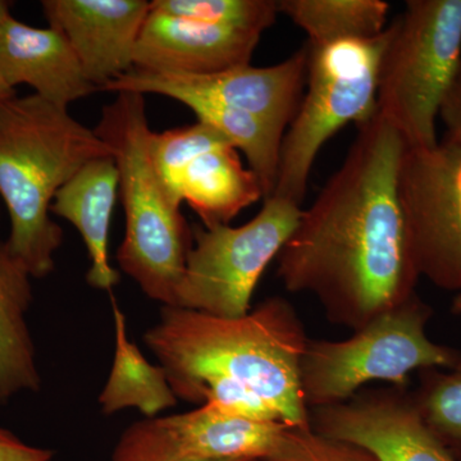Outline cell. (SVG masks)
<instances>
[{"mask_svg":"<svg viewBox=\"0 0 461 461\" xmlns=\"http://www.w3.org/2000/svg\"><path fill=\"white\" fill-rule=\"evenodd\" d=\"M390 32L378 113L409 148L435 147L437 118L461 60V0H409Z\"/></svg>","mask_w":461,"mask_h":461,"instance_id":"6","label":"cell"},{"mask_svg":"<svg viewBox=\"0 0 461 461\" xmlns=\"http://www.w3.org/2000/svg\"><path fill=\"white\" fill-rule=\"evenodd\" d=\"M0 76L12 89L26 84L36 95L68 109L98 91L56 26L39 29L14 16L0 30Z\"/></svg>","mask_w":461,"mask_h":461,"instance_id":"14","label":"cell"},{"mask_svg":"<svg viewBox=\"0 0 461 461\" xmlns=\"http://www.w3.org/2000/svg\"><path fill=\"white\" fill-rule=\"evenodd\" d=\"M399 194L418 275L461 294V145L406 147Z\"/></svg>","mask_w":461,"mask_h":461,"instance_id":"9","label":"cell"},{"mask_svg":"<svg viewBox=\"0 0 461 461\" xmlns=\"http://www.w3.org/2000/svg\"><path fill=\"white\" fill-rule=\"evenodd\" d=\"M357 129L277 257L286 290L311 294L330 323L353 330L411 299L420 278L399 194L408 145L378 112Z\"/></svg>","mask_w":461,"mask_h":461,"instance_id":"1","label":"cell"},{"mask_svg":"<svg viewBox=\"0 0 461 461\" xmlns=\"http://www.w3.org/2000/svg\"><path fill=\"white\" fill-rule=\"evenodd\" d=\"M286 14L309 36V44L371 39L386 30L390 5L384 0H281Z\"/></svg>","mask_w":461,"mask_h":461,"instance_id":"20","label":"cell"},{"mask_svg":"<svg viewBox=\"0 0 461 461\" xmlns=\"http://www.w3.org/2000/svg\"><path fill=\"white\" fill-rule=\"evenodd\" d=\"M390 26L375 38L326 45L308 42V93L282 140L277 182L272 196L302 206L321 149L344 129L371 121L378 112L379 67Z\"/></svg>","mask_w":461,"mask_h":461,"instance_id":"7","label":"cell"},{"mask_svg":"<svg viewBox=\"0 0 461 461\" xmlns=\"http://www.w3.org/2000/svg\"><path fill=\"white\" fill-rule=\"evenodd\" d=\"M144 341L177 399L186 402L208 379H227L271 403L285 426L312 427L300 386V363L309 339L284 297H269L238 318L163 306Z\"/></svg>","mask_w":461,"mask_h":461,"instance_id":"2","label":"cell"},{"mask_svg":"<svg viewBox=\"0 0 461 461\" xmlns=\"http://www.w3.org/2000/svg\"><path fill=\"white\" fill-rule=\"evenodd\" d=\"M163 184L173 202L187 203L206 229L230 224L242 209L264 199L259 178L245 168L232 144L196 154Z\"/></svg>","mask_w":461,"mask_h":461,"instance_id":"15","label":"cell"},{"mask_svg":"<svg viewBox=\"0 0 461 461\" xmlns=\"http://www.w3.org/2000/svg\"><path fill=\"white\" fill-rule=\"evenodd\" d=\"M12 3L7 0H0V30L7 23L9 17H12L11 14Z\"/></svg>","mask_w":461,"mask_h":461,"instance_id":"28","label":"cell"},{"mask_svg":"<svg viewBox=\"0 0 461 461\" xmlns=\"http://www.w3.org/2000/svg\"><path fill=\"white\" fill-rule=\"evenodd\" d=\"M14 95H16V90L8 86V85L5 84V81L3 80L2 76H0V102H2V100L11 98V96Z\"/></svg>","mask_w":461,"mask_h":461,"instance_id":"29","label":"cell"},{"mask_svg":"<svg viewBox=\"0 0 461 461\" xmlns=\"http://www.w3.org/2000/svg\"><path fill=\"white\" fill-rule=\"evenodd\" d=\"M262 33L226 29L150 8L133 51V68L204 76L250 65Z\"/></svg>","mask_w":461,"mask_h":461,"instance_id":"13","label":"cell"},{"mask_svg":"<svg viewBox=\"0 0 461 461\" xmlns=\"http://www.w3.org/2000/svg\"><path fill=\"white\" fill-rule=\"evenodd\" d=\"M308 45L271 67H235L204 76L154 74L132 68L109 84L105 91L158 94L182 102L209 100L256 115L286 133L300 107L308 72Z\"/></svg>","mask_w":461,"mask_h":461,"instance_id":"10","label":"cell"},{"mask_svg":"<svg viewBox=\"0 0 461 461\" xmlns=\"http://www.w3.org/2000/svg\"><path fill=\"white\" fill-rule=\"evenodd\" d=\"M32 275L0 241V405L17 393H38L41 375L27 324L32 304Z\"/></svg>","mask_w":461,"mask_h":461,"instance_id":"18","label":"cell"},{"mask_svg":"<svg viewBox=\"0 0 461 461\" xmlns=\"http://www.w3.org/2000/svg\"><path fill=\"white\" fill-rule=\"evenodd\" d=\"M453 313L461 315V294H457L453 300Z\"/></svg>","mask_w":461,"mask_h":461,"instance_id":"30","label":"cell"},{"mask_svg":"<svg viewBox=\"0 0 461 461\" xmlns=\"http://www.w3.org/2000/svg\"><path fill=\"white\" fill-rule=\"evenodd\" d=\"M150 8L208 25L259 33L269 29L280 14L275 0H154Z\"/></svg>","mask_w":461,"mask_h":461,"instance_id":"22","label":"cell"},{"mask_svg":"<svg viewBox=\"0 0 461 461\" xmlns=\"http://www.w3.org/2000/svg\"><path fill=\"white\" fill-rule=\"evenodd\" d=\"M266 461H379L360 446L330 438L312 427H286Z\"/></svg>","mask_w":461,"mask_h":461,"instance_id":"24","label":"cell"},{"mask_svg":"<svg viewBox=\"0 0 461 461\" xmlns=\"http://www.w3.org/2000/svg\"><path fill=\"white\" fill-rule=\"evenodd\" d=\"M114 318L115 350L107 382L99 395L103 414L136 409L147 418H158L177 403L167 373L149 362L127 333L126 317L112 299Z\"/></svg>","mask_w":461,"mask_h":461,"instance_id":"19","label":"cell"},{"mask_svg":"<svg viewBox=\"0 0 461 461\" xmlns=\"http://www.w3.org/2000/svg\"><path fill=\"white\" fill-rule=\"evenodd\" d=\"M254 461H266V460H254Z\"/></svg>","mask_w":461,"mask_h":461,"instance_id":"31","label":"cell"},{"mask_svg":"<svg viewBox=\"0 0 461 461\" xmlns=\"http://www.w3.org/2000/svg\"><path fill=\"white\" fill-rule=\"evenodd\" d=\"M439 118L446 126L445 138L461 145V60L450 90L442 103Z\"/></svg>","mask_w":461,"mask_h":461,"instance_id":"27","label":"cell"},{"mask_svg":"<svg viewBox=\"0 0 461 461\" xmlns=\"http://www.w3.org/2000/svg\"><path fill=\"white\" fill-rule=\"evenodd\" d=\"M230 144L229 139L203 122L190 126L167 130L165 132H151L149 151L160 180H168L190 158L206 149Z\"/></svg>","mask_w":461,"mask_h":461,"instance_id":"23","label":"cell"},{"mask_svg":"<svg viewBox=\"0 0 461 461\" xmlns=\"http://www.w3.org/2000/svg\"><path fill=\"white\" fill-rule=\"evenodd\" d=\"M302 212L290 200L269 196L242 226L196 227L175 308L222 318L248 314L258 282L293 235Z\"/></svg>","mask_w":461,"mask_h":461,"instance_id":"8","label":"cell"},{"mask_svg":"<svg viewBox=\"0 0 461 461\" xmlns=\"http://www.w3.org/2000/svg\"><path fill=\"white\" fill-rule=\"evenodd\" d=\"M112 461H217L193 459L181 453L162 418L131 424L118 439ZM230 461V460H224Z\"/></svg>","mask_w":461,"mask_h":461,"instance_id":"25","label":"cell"},{"mask_svg":"<svg viewBox=\"0 0 461 461\" xmlns=\"http://www.w3.org/2000/svg\"><path fill=\"white\" fill-rule=\"evenodd\" d=\"M420 386L411 393L421 420L437 438L461 459V366L420 371Z\"/></svg>","mask_w":461,"mask_h":461,"instance_id":"21","label":"cell"},{"mask_svg":"<svg viewBox=\"0 0 461 461\" xmlns=\"http://www.w3.org/2000/svg\"><path fill=\"white\" fill-rule=\"evenodd\" d=\"M120 175L113 156L90 160L57 191L50 212L74 224L89 254L86 280L91 287L111 293L120 272L111 266L109 229L113 215Z\"/></svg>","mask_w":461,"mask_h":461,"instance_id":"16","label":"cell"},{"mask_svg":"<svg viewBox=\"0 0 461 461\" xmlns=\"http://www.w3.org/2000/svg\"><path fill=\"white\" fill-rule=\"evenodd\" d=\"M54 451L23 442L8 429H0V461H51Z\"/></svg>","mask_w":461,"mask_h":461,"instance_id":"26","label":"cell"},{"mask_svg":"<svg viewBox=\"0 0 461 461\" xmlns=\"http://www.w3.org/2000/svg\"><path fill=\"white\" fill-rule=\"evenodd\" d=\"M50 26L65 33L99 90L133 68V51L150 12L145 0H44Z\"/></svg>","mask_w":461,"mask_h":461,"instance_id":"12","label":"cell"},{"mask_svg":"<svg viewBox=\"0 0 461 461\" xmlns=\"http://www.w3.org/2000/svg\"><path fill=\"white\" fill-rule=\"evenodd\" d=\"M113 156L68 109L36 94L0 102V199L7 208L11 253L32 278L54 271L63 230L50 218L57 191L90 160Z\"/></svg>","mask_w":461,"mask_h":461,"instance_id":"3","label":"cell"},{"mask_svg":"<svg viewBox=\"0 0 461 461\" xmlns=\"http://www.w3.org/2000/svg\"><path fill=\"white\" fill-rule=\"evenodd\" d=\"M433 311L417 294L339 341L309 339L300 386L309 411L348 402L371 382L406 388L412 372L454 369L461 353L427 335Z\"/></svg>","mask_w":461,"mask_h":461,"instance_id":"5","label":"cell"},{"mask_svg":"<svg viewBox=\"0 0 461 461\" xmlns=\"http://www.w3.org/2000/svg\"><path fill=\"white\" fill-rule=\"evenodd\" d=\"M311 426L379 461H460L421 420L408 388L359 391L348 402L312 409Z\"/></svg>","mask_w":461,"mask_h":461,"instance_id":"11","label":"cell"},{"mask_svg":"<svg viewBox=\"0 0 461 461\" xmlns=\"http://www.w3.org/2000/svg\"><path fill=\"white\" fill-rule=\"evenodd\" d=\"M160 418L181 453L200 460H267L288 427L241 417L209 403Z\"/></svg>","mask_w":461,"mask_h":461,"instance_id":"17","label":"cell"},{"mask_svg":"<svg viewBox=\"0 0 461 461\" xmlns=\"http://www.w3.org/2000/svg\"><path fill=\"white\" fill-rule=\"evenodd\" d=\"M96 135L111 149L120 175L126 233L118 266L142 293L163 306H176L193 247V230L160 180L149 151L145 95L121 91L104 105Z\"/></svg>","mask_w":461,"mask_h":461,"instance_id":"4","label":"cell"}]
</instances>
